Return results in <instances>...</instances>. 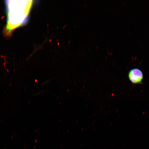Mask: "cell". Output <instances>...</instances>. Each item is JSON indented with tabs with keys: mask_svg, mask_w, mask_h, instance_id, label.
Returning a JSON list of instances; mask_svg holds the SVG:
<instances>
[{
	"mask_svg": "<svg viewBox=\"0 0 149 149\" xmlns=\"http://www.w3.org/2000/svg\"><path fill=\"white\" fill-rule=\"evenodd\" d=\"M128 76L130 81L134 84H141L144 79L142 71L138 68L130 70L128 72Z\"/></svg>",
	"mask_w": 149,
	"mask_h": 149,
	"instance_id": "cell-1",
	"label": "cell"
}]
</instances>
